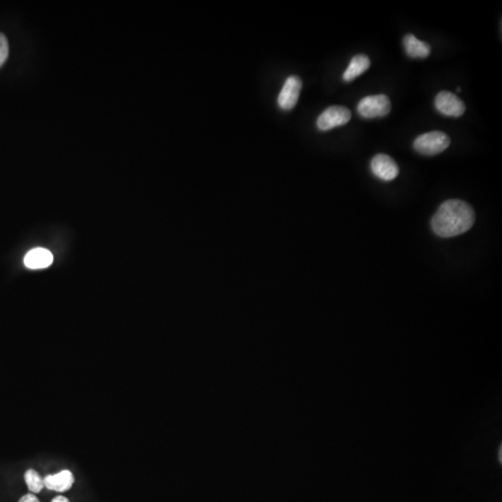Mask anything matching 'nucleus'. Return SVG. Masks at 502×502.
<instances>
[{
  "label": "nucleus",
  "mask_w": 502,
  "mask_h": 502,
  "mask_svg": "<svg viewBox=\"0 0 502 502\" xmlns=\"http://www.w3.org/2000/svg\"><path fill=\"white\" fill-rule=\"evenodd\" d=\"M52 502H69V501H68L67 498L64 497V496H58V497L53 498Z\"/></svg>",
  "instance_id": "nucleus-15"
},
{
  "label": "nucleus",
  "mask_w": 502,
  "mask_h": 502,
  "mask_svg": "<svg viewBox=\"0 0 502 502\" xmlns=\"http://www.w3.org/2000/svg\"><path fill=\"white\" fill-rule=\"evenodd\" d=\"M25 481L29 491L34 493V494L42 491V489L45 487L43 478L34 469H29L25 472Z\"/></svg>",
  "instance_id": "nucleus-12"
},
{
  "label": "nucleus",
  "mask_w": 502,
  "mask_h": 502,
  "mask_svg": "<svg viewBox=\"0 0 502 502\" xmlns=\"http://www.w3.org/2000/svg\"><path fill=\"white\" fill-rule=\"evenodd\" d=\"M414 148L421 155L433 156L439 155L450 146V138L445 132L435 131L419 135L415 139Z\"/></svg>",
  "instance_id": "nucleus-2"
},
{
  "label": "nucleus",
  "mask_w": 502,
  "mask_h": 502,
  "mask_svg": "<svg viewBox=\"0 0 502 502\" xmlns=\"http://www.w3.org/2000/svg\"><path fill=\"white\" fill-rule=\"evenodd\" d=\"M403 43L407 54L409 57L425 59L429 57L431 54V46L429 44L418 40L413 34L404 35Z\"/></svg>",
  "instance_id": "nucleus-9"
},
{
  "label": "nucleus",
  "mask_w": 502,
  "mask_h": 502,
  "mask_svg": "<svg viewBox=\"0 0 502 502\" xmlns=\"http://www.w3.org/2000/svg\"><path fill=\"white\" fill-rule=\"evenodd\" d=\"M370 167L374 175L385 182L392 181L399 174L397 162L385 153L375 156L372 158Z\"/></svg>",
  "instance_id": "nucleus-6"
},
{
  "label": "nucleus",
  "mask_w": 502,
  "mask_h": 502,
  "mask_svg": "<svg viewBox=\"0 0 502 502\" xmlns=\"http://www.w3.org/2000/svg\"><path fill=\"white\" fill-rule=\"evenodd\" d=\"M301 88H303V82L299 76H291L286 78L279 96L280 108L286 111L293 109L299 100Z\"/></svg>",
  "instance_id": "nucleus-7"
},
{
  "label": "nucleus",
  "mask_w": 502,
  "mask_h": 502,
  "mask_svg": "<svg viewBox=\"0 0 502 502\" xmlns=\"http://www.w3.org/2000/svg\"><path fill=\"white\" fill-rule=\"evenodd\" d=\"M43 480L47 489L56 492H66L72 489L75 483V477L69 469H64L58 474L47 475Z\"/></svg>",
  "instance_id": "nucleus-8"
},
{
  "label": "nucleus",
  "mask_w": 502,
  "mask_h": 502,
  "mask_svg": "<svg viewBox=\"0 0 502 502\" xmlns=\"http://www.w3.org/2000/svg\"><path fill=\"white\" fill-rule=\"evenodd\" d=\"M460 91H462V90H460V88H457V91H459V93H460Z\"/></svg>",
  "instance_id": "nucleus-16"
},
{
  "label": "nucleus",
  "mask_w": 502,
  "mask_h": 502,
  "mask_svg": "<svg viewBox=\"0 0 502 502\" xmlns=\"http://www.w3.org/2000/svg\"><path fill=\"white\" fill-rule=\"evenodd\" d=\"M435 105L437 110L447 117H462L466 110L465 103L456 94L447 91L437 94Z\"/></svg>",
  "instance_id": "nucleus-5"
},
{
  "label": "nucleus",
  "mask_w": 502,
  "mask_h": 502,
  "mask_svg": "<svg viewBox=\"0 0 502 502\" xmlns=\"http://www.w3.org/2000/svg\"><path fill=\"white\" fill-rule=\"evenodd\" d=\"M351 118V111L345 106H330L318 117L317 128L322 132L329 131L336 127L346 125Z\"/></svg>",
  "instance_id": "nucleus-4"
},
{
  "label": "nucleus",
  "mask_w": 502,
  "mask_h": 502,
  "mask_svg": "<svg viewBox=\"0 0 502 502\" xmlns=\"http://www.w3.org/2000/svg\"><path fill=\"white\" fill-rule=\"evenodd\" d=\"M52 262V254L45 249L32 250L25 257V267L30 269L47 268Z\"/></svg>",
  "instance_id": "nucleus-11"
},
{
  "label": "nucleus",
  "mask_w": 502,
  "mask_h": 502,
  "mask_svg": "<svg viewBox=\"0 0 502 502\" xmlns=\"http://www.w3.org/2000/svg\"><path fill=\"white\" fill-rule=\"evenodd\" d=\"M19 502H40L34 494H26L21 498Z\"/></svg>",
  "instance_id": "nucleus-14"
},
{
  "label": "nucleus",
  "mask_w": 502,
  "mask_h": 502,
  "mask_svg": "<svg viewBox=\"0 0 502 502\" xmlns=\"http://www.w3.org/2000/svg\"><path fill=\"white\" fill-rule=\"evenodd\" d=\"M392 105L385 94L365 97L357 105V112L364 118H376L387 116L391 112Z\"/></svg>",
  "instance_id": "nucleus-3"
},
{
  "label": "nucleus",
  "mask_w": 502,
  "mask_h": 502,
  "mask_svg": "<svg viewBox=\"0 0 502 502\" xmlns=\"http://www.w3.org/2000/svg\"><path fill=\"white\" fill-rule=\"evenodd\" d=\"M475 212L465 201L450 199L443 203L432 218V228L444 238L465 234L474 226Z\"/></svg>",
  "instance_id": "nucleus-1"
},
{
  "label": "nucleus",
  "mask_w": 502,
  "mask_h": 502,
  "mask_svg": "<svg viewBox=\"0 0 502 502\" xmlns=\"http://www.w3.org/2000/svg\"><path fill=\"white\" fill-rule=\"evenodd\" d=\"M370 60L368 56L365 54H357L351 59L349 66L345 70L342 78L345 82H351L358 78L362 74L370 67Z\"/></svg>",
  "instance_id": "nucleus-10"
},
{
  "label": "nucleus",
  "mask_w": 502,
  "mask_h": 502,
  "mask_svg": "<svg viewBox=\"0 0 502 502\" xmlns=\"http://www.w3.org/2000/svg\"><path fill=\"white\" fill-rule=\"evenodd\" d=\"M8 56V43L7 37L0 33V66L5 63Z\"/></svg>",
  "instance_id": "nucleus-13"
}]
</instances>
